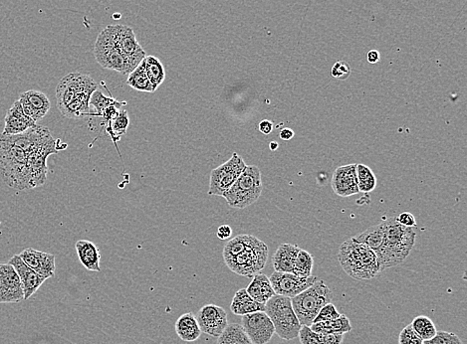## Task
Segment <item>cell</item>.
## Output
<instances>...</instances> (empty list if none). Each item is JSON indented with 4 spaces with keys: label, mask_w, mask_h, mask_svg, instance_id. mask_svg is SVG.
<instances>
[{
    "label": "cell",
    "mask_w": 467,
    "mask_h": 344,
    "mask_svg": "<svg viewBox=\"0 0 467 344\" xmlns=\"http://www.w3.org/2000/svg\"><path fill=\"white\" fill-rule=\"evenodd\" d=\"M17 136L27 152L30 190L44 185L48 172L47 159L49 155L56 154L59 152L57 141L51 136L50 130L38 125Z\"/></svg>",
    "instance_id": "6da1fadb"
},
{
    "label": "cell",
    "mask_w": 467,
    "mask_h": 344,
    "mask_svg": "<svg viewBox=\"0 0 467 344\" xmlns=\"http://www.w3.org/2000/svg\"><path fill=\"white\" fill-rule=\"evenodd\" d=\"M0 179L15 190H30L27 152L17 134L0 136Z\"/></svg>",
    "instance_id": "7a4b0ae2"
},
{
    "label": "cell",
    "mask_w": 467,
    "mask_h": 344,
    "mask_svg": "<svg viewBox=\"0 0 467 344\" xmlns=\"http://www.w3.org/2000/svg\"><path fill=\"white\" fill-rule=\"evenodd\" d=\"M382 224L385 244L378 258L380 272L401 265L414 248L417 238L412 228L399 224L397 218H389Z\"/></svg>",
    "instance_id": "3957f363"
},
{
    "label": "cell",
    "mask_w": 467,
    "mask_h": 344,
    "mask_svg": "<svg viewBox=\"0 0 467 344\" xmlns=\"http://www.w3.org/2000/svg\"><path fill=\"white\" fill-rule=\"evenodd\" d=\"M338 260L347 275L355 280H371L380 273V265L373 250L355 239L341 245Z\"/></svg>",
    "instance_id": "277c9868"
},
{
    "label": "cell",
    "mask_w": 467,
    "mask_h": 344,
    "mask_svg": "<svg viewBox=\"0 0 467 344\" xmlns=\"http://www.w3.org/2000/svg\"><path fill=\"white\" fill-rule=\"evenodd\" d=\"M263 190L260 170L255 165H247L229 190L223 193L222 197L232 208L245 209L259 199Z\"/></svg>",
    "instance_id": "5b68a950"
},
{
    "label": "cell",
    "mask_w": 467,
    "mask_h": 344,
    "mask_svg": "<svg viewBox=\"0 0 467 344\" xmlns=\"http://www.w3.org/2000/svg\"><path fill=\"white\" fill-rule=\"evenodd\" d=\"M332 299L333 294L323 281H317L305 291L291 299L300 325L311 327L318 312L327 303H330Z\"/></svg>",
    "instance_id": "8992f818"
},
{
    "label": "cell",
    "mask_w": 467,
    "mask_h": 344,
    "mask_svg": "<svg viewBox=\"0 0 467 344\" xmlns=\"http://www.w3.org/2000/svg\"><path fill=\"white\" fill-rule=\"evenodd\" d=\"M265 314L271 319L275 334L285 341H292L299 336L302 325L287 296L275 294L265 303Z\"/></svg>",
    "instance_id": "52a82bcc"
},
{
    "label": "cell",
    "mask_w": 467,
    "mask_h": 344,
    "mask_svg": "<svg viewBox=\"0 0 467 344\" xmlns=\"http://www.w3.org/2000/svg\"><path fill=\"white\" fill-rule=\"evenodd\" d=\"M268 259V247L261 240L248 247L236 257L225 260L230 271L238 275L251 278L264 269Z\"/></svg>",
    "instance_id": "ba28073f"
},
{
    "label": "cell",
    "mask_w": 467,
    "mask_h": 344,
    "mask_svg": "<svg viewBox=\"0 0 467 344\" xmlns=\"http://www.w3.org/2000/svg\"><path fill=\"white\" fill-rule=\"evenodd\" d=\"M97 87V83L90 76L79 73L65 76L56 89L58 109L61 112L77 99L91 97Z\"/></svg>",
    "instance_id": "9c48e42d"
},
{
    "label": "cell",
    "mask_w": 467,
    "mask_h": 344,
    "mask_svg": "<svg viewBox=\"0 0 467 344\" xmlns=\"http://www.w3.org/2000/svg\"><path fill=\"white\" fill-rule=\"evenodd\" d=\"M103 32L125 56L133 70L136 69L140 63L146 58V52L137 42L136 35L131 27L109 26L104 29Z\"/></svg>",
    "instance_id": "30bf717a"
},
{
    "label": "cell",
    "mask_w": 467,
    "mask_h": 344,
    "mask_svg": "<svg viewBox=\"0 0 467 344\" xmlns=\"http://www.w3.org/2000/svg\"><path fill=\"white\" fill-rule=\"evenodd\" d=\"M247 168V163L240 155L234 152L230 159L216 168L211 172L209 194L213 196H222L225 191L240 176Z\"/></svg>",
    "instance_id": "8fae6325"
},
{
    "label": "cell",
    "mask_w": 467,
    "mask_h": 344,
    "mask_svg": "<svg viewBox=\"0 0 467 344\" xmlns=\"http://www.w3.org/2000/svg\"><path fill=\"white\" fill-rule=\"evenodd\" d=\"M94 55L98 64L104 69L113 70L123 75H128L133 71L125 56L111 42L103 31L95 43Z\"/></svg>",
    "instance_id": "7c38bea8"
},
{
    "label": "cell",
    "mask_w": 467,
    "mask_h": 344,
    "mask_svg": "<svg viewBox=\"0 0 467 344\" xmlns=\"http://www.w3.org/2000/svg\"><path fill=\"white\" fill-rule=\"evenodd\" d=\"M269 280L275 294L292 299L315 284L318 279L315 276L302 278L292 273L274 272Z\"/></svg>",
    "instance_id": "4fadbf2b"
},
{
    "label": "cell",
    "mask_w": 467,
    "mask_h": 344,
    "mask_svg": "<svg viewBox=\"0 0 467 344\" xmlns=\"http://www.w3.org/2000/svg\"><path fill=\"white\" fill-rule=\"evenodd\" d=\"M242 327L254 344H266L275 334L274 325L265 312L245 314L241 319Z\"/></svg>",
    "instance_id": "5bb4252c"
},
{
    "label": "cell",
    "mask_w": 467,
    "mask_h": 344,
    "mask_svg": "<svg viewBox=\"0 0 467 344\" xmlns=\"http://www.w3.org/2000/svg\"><path fill=\"white\" fill-rule=\"evenodd\" d=\"M196 318L202 334L207 336L218 337L229 325L227 312L213 303L204 305L198 310Z\"/></svg>",
    "instance_id": "9a60e30c"
},
{
    "label": "cell",
    "mask_w": 467,
    "mask_h": 344,
    "mask_svg": "<svg viewBox=\"0 0 467 344\" xmlns=\"http://www.w3.org/2000/svg\"><path fill=\"white\" fill-rule=\"evenodd\" d=\"M24 300L21 281L10 264H0V303H17Z\"/></svg>",
    "instance_id": "2e32d148"
},
{
    "label": "cell",
    "mask_w": 467,
    "mask_h": 344,
    "mask_svg": "<svg viewBox=\"0 0 467 344\" xmlns=\"http://www.w3.org/2000/svg\"><path fill=\"white\" fill-rule=\"evenodd\" d=\"M332 190L341 197H349L360 193L358 186L357 164L338 168L331 182Z\"/></svg>",
    "instance_id": "e0dca14e"
},
{
    "label": "cell",
    "mask_w": 467,
    "mask_h": 344,
    "mask_svg": "<svg viewBox=\"0 0 467 344\" xmlns=\"http://www.w3.org/2000/svg\"><path fill=\"white\" fill-rule=\"evenodd\" d=\"M24 263L43 278H52L55 274V256L46 252L28 248L19 254Z\"/></svg>",
    "instance_id": "ac0fdd59"
},
{
    "label": "cell",
    "mask_w": 467,
    "mask_h": 344,
    "mask_svg": "<svg viewBox=\"0 0 467 344\" xmlns=\"http://www.w3.org/2000/svg\"><path fill=\"white\" fill-rule=\"evenodd\" d=\"M18 101L23 112L35 121L42 120L51 108L50 101L47 96L36 90L24 92Z\"/></svg>",
    "instance_id": "d6986e66"
},
{
    "label": "cell",
    "mask_w": 467,
    "mask_h": 344,
    "mask_svg": "<svg viewBox=\"0 0 467 344\" xmlns=\"http://www.w3.org/2000/svg\"><path fill=\"white\" fill-rule=\"evenodd\" d=\"M8 264L15 267L21 281L22 289H23L24 300H28L41 287L46 279L38 275L36 272L30 269L22 259L18 255L13 256L9 260Z\"/></svg>",
    "instance_id": "ffe728a7"
},
{
    "label": "cell",
    "mask_w": 467,
    "mask_h": 344,
    "mask_svg": "<svg viewBox=\"0 0 467 344\" xmlns=\"http://www.w3.org/2000/svg\"><path fill=\"white\" fill-rule=\"evenodd\" d=\"M36 125V121L23 112L19 101H15L4 119V136H15L23 134L26 130Z\"/></svg>",
    "instance_id": "44dd1931"
},
{
    "label": "cell",
    "mask_w": 467,
    "mask_h": 344,
    "mask_svg": "<svg viewBox=\"0 0 467 344\" xmlns=\"http://www.w3.org/2000/svg\"><path fill=\"white\" fill-rule=\"evenodd\" d=\"M299 250V247L294 244H281L272 257L275 272L293 273L295 259Z\"/></svg>",
    "instance_id": "7402d4cb"
},
{
    "label": "cell",
    "mask_w": 467,
    "mask_h": 344,
    "mask_svg": "<svg viewBox=\"0 0 467 344\" xmlns=\"http://www.w3.org/2000/svg\"><path fill=\"white\" fill-rule=\"evenodd\" d=\"M77 254L81 264L92 272H100V250L94 243L87 240H80L76 243Z\"/></svg>",
    "instance_id": "603a6c76"
},
{
    "label": "cell",
    "mask_w": 467,
    "mask_h": 344,
    "mask_svg": "<svg viewBox=\"0 0 467 344\" xmlns=\"http://www.w3.org/2000/svg\"><path fill=\"white\" fill-rule=\"evenodd\" d=\"M230 310L236 316H245L254 312H265V305L254 301L247 294V289H241L236 292V296L232 299Z\"/></svg>",
    "instance_id": "cb8c5ba5"
},
{
    "label": "cell",
    "mask_w": 467,
    "mask_h": 344,
    "mask_svg": "<svg viewBox=\"0 0 467 344\" xmlns=\"http://www.w3.org/2000/svg\"><path fill=\"white\" fill-rule=\"evenodd\" d=\"M175 332L182 341L193 343L202 336V330L196 321V316L191 312L182 314L175 323Z\"/></svg>",
    "instance_id": "d4e9b609"
},
{
    "label": "cell",
    "mask_w": 467,
    "mask_h": 344,
    "mask_svg": "<svg viewBox=\"0 0 467 344\" xmlns=\"http://www.w3.org/2000/svg\"><path fill=\"white\" fill-rule=\"evenodd\" d=\"M247 292L254 301L263 303V305H265L268 300L276 294L273 290L269 278L264 274H256L254 276V280L248 285Z\"/></svg>",
    "instance_id": "484cf974"
},
{
    "label": "cell",
    "mask_w": 467,
    "mask_h": 344,
    "mask_svg": "<svg viewBox=\"0 0 467 344\" xmlns=\"http://www.w3.org/2000/svg\"><path fill=\"white\" fill-rule=\"evenodd\" d=\"M315 332L321 334H346L351 332L352 325L350 319L345 314H341L339 318L328 321L313 323L310 327Z\"/></svg>",
    "instance_id": "4316f807"
},
{
    "label": "cell",
    "mask_w": 467,
    "mask_h": 344,
    "mask_svg": "<svg viewBox=\"0 0 467 344\" xmlns=\"http://www.w3.org/2000/svg\"><path fill=\"white\" fill-rule=\"evenodd\" d=\"M144 62L146 77H148L155 92L166 78L164 65H162V61L158 59L155 56H146Z\"/></svg>",
    "instance_id": "83f0119b"
},
{
    "label": "cell",
    "mask_w": 467,
    "mask_h": 344,
    "mask_svg": "<svg viewBox=\"0 0 467 344\" xmlns=\"http://www.w3.org/2000/svg\"><path fill=\"white\" fill-rule=\"evenodd\" d=\"M218 338L216 344H254L245 332V328L238 323L227 325Z\"/></svg>",
    "instance_id": "f1b7e54d"
},
{
    "label": "cell",
    "mask_w": 467,
    "mask_h": 344,
    "mask_svg": "<svg viewBox=\"0 0 467 344\" xmlns=\"http://www.w3.org/2000/svg\"><path fill=\"white\" fill-rule=\"evenodd\" d=\"M257 240H258V238L252 235L236 236V238L227 242V244L223 248V259L229 260V259L236 257L238 254L242 253L248 247L254 244Z\"/></svg>",
    "instance_id": "f546056e"
},
{
    "label": "cell",
    "mask_w": 467,
    "mask_h": 344,
    "mask_svg": "<svg viewBox=\"0 0 467 344\" xmlns=\"http://www.w3.org/2000/svg\"><path fill=\"white\" fill-rule=\"evenodd\" d=\"M127 85L136 91L144 92V93H155V90L146 77L144 72V60L140 63L136 69L133 70L128 75Z\"/></svg>",
    "instance_id": "4dcf8cb0"
},
{
    "label": "cell",
    "mask_w": 467,
    "mask_h": 344,
    "mask_svg": "<svg viewBox=\"0 0 467 344\" xmlns=\"http://www.w3.org/2000/svg\"><path fill=\"white\" fill-rule=\"evenodd\" d=\"M313 266H314V259L312 255L305 250L300 248L295 259L292 274L302 276V278H307V276H312Z\"/></svg>",
    "instance_id": "1f68e13d"
},
{
    "label": "cell",
    "mask_w": 467,
    "mask_h": 344,
    "mask_svg": "<svg viewBox=\"0 0 467 344\" xmlns=\"http://www.w3.org/2000/svg\"><path fill=\"white\" fill-rule=\"evenodd\" d=\"M128 125H130V120H128V112L121 110L116 117L109 121V127L107 129L113 141H118L120 138L127 132Z\"/></svg>",
    "instance_id": "d6a6232c"
},
{
    "label": "cell",
    "mask_w": 467,
    "mask_h": 344,
    "mask_svg": "<svg viewBox=\"0 0 467 344\" xmlns=\"http://www.w3.org/2000/svg\"><path fill=\"white\" fill-rule=\"evenodd\" d=\"M358 186L360 192L369 193L377 186L376 175L373 170L365 164H357Z\"/></svg>",
    "instance_id": "836d02e7"
},
{
    "label": "cell",
    "mask_w": 467,
    "mask_h": 344,
    "mask_svg": "<svg viewBox=\"0 0 467 344\" xmlns=\"http://www.w3.org/2000/svg\"><path fill=\"white\" fill-rule=\"evenodd\" d=\"M410 325H412L414 332H416L417 336L421 337L423 341L432 339L437 332L435 323H433L432 319L428 318V316H417V318L412 321Z\"/></svg>",
    "instance_id": "e575fe53"
},
{
    "label": "cell",
    "mask_w": 467,
    "mask_h": 344,
    "mask_svg": "<svg viewBox=\"0 0 467 344\" xmlns=\"http://www.w3.org/2000/svg\"><path fill=\"white\" fill-rule=\"evenodd\" d=\"M89 103L90 105H93L95 109H96L98 116L101 117V114H102L104 110L107 109V108L115 105V107L121 109L122 105H125L126 103H120L118 101L115 100V99L104 96L102 92L96 90V91L92 94Z\"/></svg>",
    "instance_id": "d590c367"
},
{
    "label": "cell",
    "mask_w": 467,
    "mask_h": 344,
    "mask_svg": "<svg viewBox=\"0 0 467 344\" xmlns=\"http://www.w3.org/2000/svg\"><path fill=\"white\" fill-rule=\"evenodd\" d=\"M423 344H462L459 337L455 334L446 332H437V334L428 341H423Z\"/></svg>",
    "instance_id": "8d00e7d4"
},
{
    "label": "cell",
    "mask_w": 467,
    "mask_h": 344,
    "mask_svg": "<svg viewBox=\"0 0 467 344\" xmlns=\"http://www.w3.org/2000/svg\"><path fill=\"white\" fill-rule=\"evenodd\" d=\"M341 314L337 312V310H336L335 305H334L333 303H327V305H324V307L320 310V312H318L317 316H316L313 323L332 321V319L339 318Z\"/></svg>",
    "instance_id": "74e56055"
},
{
    "label": "cell",
    "mask_w": 467,
    "mask_h": 344,
    "mask_svg": "<svg viewBox=\"0 0 467 344\" xmlns=\"http://www.w3.org/2000/svg\"><path fill=\"white\" fill-rule=\"evenodd\" d=\"M298 336L302 344H322L319 332H313L310 327L307 325H302Z\"/></svg>",
    "instance_id": "f35d334b"
},
{
    "label": "cell",
    "mask_w": 467,
    "mask_h": 344,
    "mask_svg": "<svg viewBox=\"0 0 467 344\" xmlns=\"http://www.w3.org/2000/svg\"><path fill=\"white\" fill-rule=\"evenodd\" d=\"M351 67L348 63L344 61H338L335 63L331 70L332 77L337 79V80H346L351 75Z\"/></svg>",
    "instance_id": "ab89813d"
},
{
    "label": "cell",
    "mask_w": 467,
    "mask_h": 344,
    "mask_svg": "<svg viewBox=\"0 0 467 344\" xmlns=\"http://www.w3.org/2000/svg\"><path fill=\"white\" fill-rule=\"evenodd\" d=\"M423 341L412 330V325H408L407 327L401 330L399 334V344H423Z\"/></svg>",
    "instance_id": "60d3db41"
},
{
    "label": "cell",
    "mask_w": 467,
    "mask_h": 344,
    "mask_svg": "<svg viewBox=\"0 0 467 344\" xmlns=\"http://www.w3.org/2000/svg\"><path fill=\"white\" fill-rule=\"evenodd\" d=\"M319 334L322 344H341L344 338V334Z\"/></svg>",
    "instance_id": "b9f144b4"
},
{
    "label": "cell",
    "mask_w": 467,
    "mask_h": 344,
    "mask_svg": "<svg viewBox=\"0 0 467 344\" xmlns=\"http://www.w3.org/2000/svg\"><path fill=\"white\" fill-rule=\"evenodd\" d=\"M397 220H398L399 223L403 225V226L410 227V228L417 226L416 218H414V216L410 212L401 213V214L397 218Z\"/></svg>",
    "instance_id": "7bdbcfd3"
},
{
    "label": "cell",
    "mask_w": 467,
    "mask_h": 344,
    "mask_svg": "<svg viewBox=\"0 0 467 344\" xmlns=\"http://www.w3.org/2000/svg\"><path fill=\"white\" fill-rule=\"evenodd\" d=\"M216 235L220 238V240H227L229 239L230 236L232 235V229L229 225H221L220 228L218 229V232Z\"/></svg>",
    "instance_id": "ee69618b"
},
{
    "label": "cell",
    "mask_w": 467,
    "mask_h": 344,
    "mask_svg": "<svg viewBox=\"0 0 467 344\" xmlns=\"http://www.w3.org/2000/svg\"><path fill=\"white\" fill-rule=\"evenodd\" d=\"M258 128L259 130H260V132H263V134H266V136H267V134H271L274 125H273L271 121L264 120L260 121Z\"/></svg>",
    "instance_id": "f6af8a7d"
},
{
    "label": "cell",
    "mask_w": 467,
    "mask_h": 344,
    "mask_svg": "<svg viewBox=\"0 0 467 344\" xmlns=\"http://www.w3.org/2000/svg\"><path fill=\"white\" fill-rule=\"evenodd\" d=\"M368 62L371 63V64H376L379 61L381 60V54L380 52L377 50L369 51L367 56Z\"/></svg>",
    "instance_id": "bcb514c9"
},
{
    "label": "cell",
    "mask_w": 467,
    "mask_h": 344,
    "mask_svg": "<svg viewBox=\"0 0 467 344\" xmlns=\"http://www.w3.org/2000/svg\"><path fill=\"white\" fill-rule=\"evenodd\" d=\"M279 136L283 141H290L294 136V130L285 128V129L281 130Z\"/></svg>",
    "instance_id": "7dc6e473"
},
{
    "label": "cell",
    "mask_w": 467,
    "mask_h": 344,
    "mask_svg": "<svg viewBox=\"0 0 467 344\" xmlns=\"http://www.w3.org/2000/svg\"><path fill=\"white\" fill-rule=\"evenodd\" d=\"M269 147H270V150H273V152H274V150H276L277 148H278L279 145H278V143H276V141H271V143H270Z\"/></svg>",
    "instance_id": "c3c4849f"
}]
</instances>
